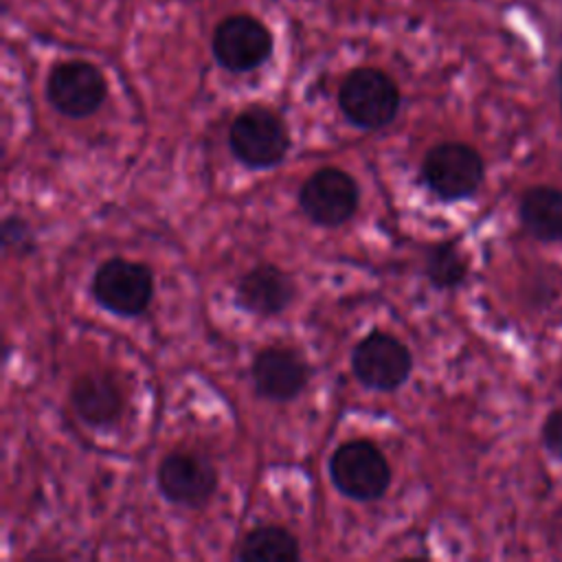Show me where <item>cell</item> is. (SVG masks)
<instances>
[{
  "instance_id": "1",
  "label": "cell",
  "mask_w": 562,
  "mask_h": 562,
  "mask_svg": "<svg viewBox=\"0 0 562 562\" xmlns=\"http://www.w3.org/2000/svg\"><path fill=\"white\" fill-rule=\"evenodd\" d=\"M419 176L439 200L457 202L472 198L479 191L485 176V165L474 147L448 140L426 151Z\"/></svg>"
},
{
  "instance_id": "2",
  "label": "cell",
  "mask_w": 562,
  "mask_h": 562,
  "mask_svg": "<svg viewBox=\"0 0 562 562\" xmlns=\"http://www.w3.org/2000/svg\"><path fill=\"white\" fill-rule=\"evenodd\" d=\"M338 105L351 125L380 130L395 119L400 90L386 72L378 68H356L345 77L338 90Z\"/></svg>"
},
{
  "instance_id": "3",
  "label": "cell",
  "mask_w": 562,
  "mask_h": 562,
  "mask_svg": "<svg viewBox=\"0 0 562 562\" xmlns=\"http://www.w3.org/2000/svg\"><path fill=\"white\" fill-rule=\"evenodd\" d=\"M228 147L241 165L250 169H270L285 158L290 134L274 112L266 108H248L231 123Z\"/></svg>"
},
{
  "instance_id": "4",
  "label": "cell",
  "mask_w": 562,
  "mask_h": 562,
  "mask_svg": "<svg viewBox=\"0 0 562 562\" xmlns=\"http://www.w3.org/2000/svg\"><path fill=\"white\" fill-rule=\"evenodd\" d=\"M329 476L342 496L353 501L382 498L391 483L386 457L367 439L338 446L329 459Z\"/></svg>"
},
{
  "instance_id": "5",
  "label": "cell",
  "mask_w": 562,
  "mask_h": 562,
  "mask_svg": "<svg viewBox=\"0 0 562 562\" xmlns=\"http://www.w3.org/2000/svg\"><path fill=\"white\" fill-rule=\"evenodd\" d=\"M92 296L101 307L116 316H138L151 303L154 274L140 261L112 257L97 268L92 277Z\"/></svg>"
},
{
  "instance_id": "6",
  "label": "cell",
  "mask_w": 562,
  "mask_h": 562,
  "mask_svg": "<svg viewBox=\"0 0 562 562\" xmlns=\"http://www.w3.org/2000/svg\"><path fill=\"white\" fill-rule=\"evenodd\" d=\"M360 189L353 176L338 167L316 169L299 191L301 211L318 226H340L358 209Z\"/></svg>"
},
{
  "instance_id": "7",
  "label": "cell",
  "mask_w": 562,
  "mask_h": 562,
  "mask_svg": "<svg viewBox=\"0 0 562 562\" xmlns=\"http://www.w3.org/2000/svg\"><path fill=\"white\" fill-rule=\"evenodd\" d=\"M272 33L252 15H231L222 20L211 40L215 61L228 72H250L272 55Z\"/></svg>"
},
{
  "instance_id": "8",
  "label": "cell",
  "mask_w": 562,
  "mask_h": 562,
  "mask_svg": "<svg viewBox=\"0 0 562 562\" xmlns=\"http://www.w3.org/2000/svg\"><path fill=\"white\" fill-rule=\"evenodd\" d=\"M413 369L411 351L386 331H371L351 351L353 375L373 391L400 389Z\"/></svg>"
},
{
  "instance_id": "9",
  "label": "cell",
  "mask_w": 562,
  "mask_h": 562,
  "mask_svg": "<svg viewBox=\"0 0 562 562\" xmlns=\"http://www.w3.org/2000/svg\"><path fill=\"white\" fill-rule=\"evenodd\" d=\"M105 92L108 86L101 70L81 59L57 64L46 79L48 103L70 119L94 114L101 108Z\"/></svg>"
},
{
  "instance_id": "10",
  "label": "cell",
  "mask_w": 562,
  "mask_h": 562,
  "mask_svg": "<svg viewBox=\"0 0 562 562\" xmlns=\"http://www.w3.org/2000/svg\"><path fill=\"white\" fill-rule=\"evenodd\" d=\"M160 494L187 507L204 505L215 487H217V472L209 459L191 450H176L169 452L156 472Z\"/></svg>"
},
{
  "instance_id": "11",
  "label": "cell",
  "mask_w": 562,
  "mask_h": 562,
  "mask_svg": "<svg viewBox=\"0 0 562 562\" xmlns=\"http://www.w3.org/2000/svg\"><path fill=\"white\" fill-rule=\"evenodd\" d=\"M250 373L259 395L272 402H290L305 389L310 367L294 349L266 347L257 353Z\"/></svg>"
},
{
  "instance_id": "12",
  "label": "cell",
  "mask_w": 562,
  "mask_h": 562,
  "mask_svg": "<svg viewBox=\"0 0 562 562\" xmlns=\"http://www.w3.org/2000/svg\"><path fill=\"white\" fill-rule=\"evenodd\" d=\"M294 281L283 270L270 263L252 268L237 283L239 307L263 318L281 314L294 301Z\"/></svg>"
},
{
  "instance_id": "13",
  "label": "cell",
  "mask_w": 562,
  "mask_h": 562,
  "mask_svg": "<svg viewBox=\"0 0 562 562\" xmlns=\"http://www.w3.org/2000/svg\"><path fill=\"white\" fill-rule=\"evenodd\" d=\"M70 402L77 415L97 428L119 422L123 413V393L108 373H83L70 389Z\"/></svg>"
},
{
  "instance_id": "14",
  "label": "cell",
  "mask_w": 562,
  "mask_h": 562,
  "mask_svg": "<svg viewBox=\"0 0 562 562\" xmlns=\"http://www.w3.org/2000/svg\"><path fill=\"white\" fill-rule=\"evenodd\" d=\"M522 228L542 244L562 241V189L551 184L529 187L518 204Z\"/></svg>"
},
{
  "instance_id": "15",
  "label": "cell",
  "mask_w": 562,
  "mask_h": 562,
  "mask_svg": "<svg viewBox=\"0 0 562 562\" xmlns=\"http://www.w3.org/2000/svg\"><path fill=\"white\" fill-rule=\"evenodd\" d=\"M301 558L299 540L279 525H259L246 533L237 560L241 562H294Z\"/></svg>"
},
{
  "instance_id": "16",
  "label": "cell",
  "mask_w": 562,
  "mask_h": 562,
  "mask_svg": "<svg viewBox=\"0 0 562 562\" xmlns=\"http://www.w3.org/2000/svg\"><path fill=\"white\" fill-rule=\"evenodd\" d=\"M424 272L439 290L459 288L468 277V259L457 241H437L426 250Z\"/></svg>"
},
{
  "instance_id": "17",
  "label": "cell",
  "mask_w": 562,
  "mask_h": 562,
  "mask_svg": "<svg viewBox=\"0 0 562 562\" xmlns=\"http://www.w3.org/2000/svg\"><path fill=\"white\" fill-rule=\"evenodd\" d=\"M2 244L7 250H13L18 255L31 252L35 248V235L22 217L11 215L2 222Z\"/></svg>"
},
{
  "instance_id": "18",
  "label": "cell",
  "mask_w": 562,
  "mask_h": 562,
  "mask_svg": "<svg viewBox=\"0 0 562 562\" xmlns=\"http://www.w3.org/2000/svg\"><path fill=\"white\" fill-rule=\"evenodd\" d=\"M542 441H544V448L558 461H562V408H555L547 415L542 424Z\"/></svg>"
},
{
  "instance_id": "19",
  "label": "cell",
  "mask_w": 562,
  "mask_h": 562,
  "mask_svg": "<svg viewBox=\"0 0 562 562\" xmlns=\"http://www.w3.org/2000/svg\"><path fill=\"white\" fill-rule=\"evenodd\" d=\"M560 94H562V64H560ZM560 103H562V97H560Z\"/></svg>"
}]
</instances>
